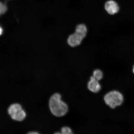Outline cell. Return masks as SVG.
<instances>
[{
  "label": "cell",
  "instance_id": "1",
  "mask_svg": "<svg viewBox=\"0 0 134 134\" xmlns=\"http://www.w3.org/2000/svg\"><path fill=\"white\" fill-rule=\"evenodd\" d=\"M59 93H54L50 97L48 100V107L50 112L54 116L62 117L66 114L68 110L67 104L61 99Z\"/></svg>",
  "mask_w": 134,
  "mask_h": 134
},
{
  "label": "cell",
  "instance_id": "2",
  "mask_svg": "<svg viewBox=\"0 0 134 134\" xmlns=\"http://www.w3.org/2000/svg\"><path fill=\"white\" fill-rule=\"evenodd\" d=\"M7 113L12 119L21 122L26 118V114L22 105L18 103L11 104L8 107Z\"/></svg>",
  "mask_w": 134,
  "mask_h": 134
},
{
  "label": "cell",
  "instance_id": "3",
  "mask_svg": "<svg viewBox=\"0 0 134 134\" xmlns=\"http://www.w3.org/2000/svg\"><path fill=\"white\" fill-rule=\"evenodd\" d=\"M105 103L112 109L121 105L123 102V95L120 92L113 91L109 92L104 97Z\"/></svg>",
  "mask_w": 134,
  "mask_h": 134
},
{
  "label": "cell",
  "instance_id": "4",
  "mask_svg": "<svg viewBox=\"0 0 134 134\" xmlns=\"http://www.w3.org/2000/svg\"><path fill=\"white\" fill-rule=\"evenodd\" d=\"M82 36L78 33L75 32L69 37L68 39V43L69 45L71 47H75L79 46L81 44L83 39Z\"/></svg>",
  "mask_w": 134,
  "mask_h": 134
},
{
  "label": "cell",
  "instance_id": "5",
  "mask_svg": "<svg viewBox=\"0 0 134 134\" xmlns=\"http://www.w3.org/2000/svg\"><path fill=\"white\" fill-rule=\"evenodd\" d=\"M105 8L107 12L110 15L114 14L119 10V7L118 4L113 1L107 2L105 4Z\"/></svg>",
  "mask_w": 134,
  "mask_h": 134
},
{
  "label": "cell",
  "instance_id": "6",
  "mask_svg": "<svg viewBox=\"0 0 134 134\" xmlns=\"http://www.w3.org/2000/svg\"><path fill=\"white\" fill-rule=\"evenodd\" d=\"M88 88L90 91L94 93H97L101 89V86L98 80L94 77L92 76L90 77V80L88 83Z\"/></svg>",
  "mask_w": 134,
  "mask_h": 134
},
{
  "label": "cell",
  "instance_id": "7",
  "mask_svg": "<svg viewBox=\"0 0 134 134\" xmlns=\"http://www.w3.org/2000/svg\"><path fill=\"white\" fill-rule=\"evenodd\" d=\"M87 31V30L86 26L83 24H80L78 25L76 27L75 32L85 38L86 36Z\"/></svg>",
  "mask_w": 134,
  "mask_h": 134
},
{
  "label": "cell",
  "instance_id": "8",
  "mask_svg": "<svg viewBox=\"0 0 134 134\" xmlns=\"http://www.w3.org/2000/svg\"><path fill=\"white\" fill-rule=\"evenodd\" d=\"M93 76L98 81L101 80L103 77V72L100 70H95L93 72Z\"/></svg>",
  "mask_w": 134,
  "mask_h": 134
},
{
  "label": "cell",
  "instance_id": "9",
  "mask_svg": "<svg viewBox=\"0 0 134 134\" xmlns=\"http://www.w3.org/2000/svg\"><path fill=\"white\" fill-rule=\"evenodd\" d=\"M61 132L62 134H73L71 128L68 126H63L61 128Z\"/></svg>",
  "mask_w": 134,
  "mask_h": 134
},
{
  "label": "cell",
  "instance_id": "10",
  "mask_svg": "<svg viewBox=\"0 0 134 134\" xmlns=\"http://www.w3.org/2000/svg\"><path fill=\"white\" fill-rule=\"evenodd\" d=\"M0 7H1L0 8V13H1V14H4V13L6 12L7 10V8L6 5L1 3Z\"/></svg>",
  "mask_w": 134,
  "mask_h": 134
},
{
  "label": "cell",
  "instance_id": "11",
  "mask_svg": "<svg viewBox=\"0 0 134 134\" xmlns=\"http://www.w3.org/2000/svg\"><path fill=\"white\" fill-rule=\"evenodd\" d=\"M27 134H39L38 132L34 131H30L28 132Z\"/></svg>",
  "mask_w": 134,
  "mask_h": 134
},
{
  "label": "cell",
  "instance_id": "12",
  "mask_svg": "<svg viewBox=\"0 0 134 134\" xmlns=\"http://www.w3.org/2000/svg\"><path fill=\"white\" fill-rule=\"evenodd\" d=\"M3 29L2 28H1V29H0V33H1V35H2V33L3 32Z\"/></svg>",
  "mask_w": 134,
  "mask_h": 134
},
{
  "label": "cell",
  "instance_id": "13",
  "mask_svg": "<svg viewBox=\"0 0 134 134\" xmlns=\"http://www.w3.org/2000/svg\"><path fill=\"white\" fill-rule=\"evenodd\" d=\"M133 73H134V66L133 68Z\"/></svg>",
  "mask_w": 134,
  "mask_h": 134
}]
</instances>
